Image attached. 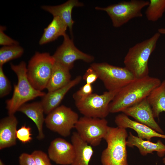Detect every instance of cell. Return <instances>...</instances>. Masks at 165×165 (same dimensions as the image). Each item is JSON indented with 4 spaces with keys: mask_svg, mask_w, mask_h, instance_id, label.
I'll return each mask as SVG.
<instances>
[{
    "mask_svg": "<svg viewBox=\"0 0 165 165\" xmlns=\"http://www.w3.org/2000/svg\"><path fill=\"white\" fill-rule=\"evenodd\" d=\"M161 82L159 79L149 75L143 78L134 79L116 94L109 104V112H122L126 108L146 98Z\"/></svg>",
    "mask_w": 165,
    "mask_h": 165,
    "instance_id": "cell-1",
    "label": "cell"
},
{
    "mask_svg": "<svg viewBox=\"0 0 165 165\" xmlns=\"http://www.w3.org/2000/svg\"><path fill=\"white\" fill-rule=\"evenodd\" d=\"M160 35L157 32L149 38L136 44L129 49L124 57L123 63L134 79L148 75V60L156 48Z\"/></svg>",
    "mask_w": 165,
    "mask_h": 165,
    "instance_id": "cell-2",
    "label": "cell"
},
{
    "mask_svg": "<svg viewBox=\"0 0 165 165\" xmlns=\"http://www.w3.org/2000/svg\"><path fill=\"white\" fill-rule=\"evenodd\" d=\"M11 69L16 75L17 82L14 85L12 97L6 101L8 115H14L23 105L38 97H43L46 93L35 89L27 76L26 63L22 61L17 65L10 64Z\"/></svg>",
    "mask_w": 165,
    "mask_h": 165,
    "instance_id": "cell-3",
    "label": "cell"
},
{
    "mask_svg": "<svg viewBox=\"0 0 165 165\" xmlns=\"http://www.w3.org/2000/svg\"><path fill=\"white\" fill-rule=\"evenodd\" d=\"M128 136L126 129L109 127L104 139L107 146L101 153L102 165H128L126 143Z\"/></svg>",
    "mask_w": 165,
    "mask_h": 165,
    "instance_id": "cell-4",
    "label": "cell"
},
{
    "mask_svg": "<svg viewBox=\"0 0 165 165\" xmlns=\"http://www.w3.org/2000/svg\"><path fill=\"white\" fill-rule=\"evenodd\" d=\"M55 61L48 53L36 52L27 67V76L32 86L42 91L46 89Z\"/></svg>",
    "mask_w": 165,
    "mask_h": 165,
    "instance_id": "cell-5",
    "label": "cell"
},
{
    "mask_svg": "<svg viewBox=\"0 0 165 165\" xmlns=\"http://www.w3.org/2000/svg\"><path fill=\"white\" fill-rule=\"evenodd\" d=\"M149 3V1H148L131 0L122 1L105 7L97 6L95 9L106 12L113 26L119 28L134 18L142 17V10Z\"/></svg>",
    "mask_w": 165,
    "mask_h": 165,
    "instance_id": "cell-6",
    "label": "cell"
},
{
    "mask_svg": "<svg viewBox=\"0 0 165 165\" xmlns=\"http://www.w3.org/2000/svg\"><path fill=\"white\" fill-rule=\"evenodd\" d=\"M97 73L107 91H119L134 79L125 67L113 66L106 62L94 63L90 65Z\"/></svg>",
    "mask_w": 165,
    "mask_h": 165,
    "instance_id": "cell-7",
    "label": "cell"
},
{
    "mask_svg": "<svg viewBox=\"0 0 165 165\" xmlns=\"http://www.w3.org/2000/svg\"><path fill=\"white\" fill-rule=\"evenodd\" d=\"M119 91H107L101 95L92 93L81 100L75 102V105L84 116L105 118L110 113L109 104Z\"/></svg>",
    "mask_w": 165,
    "mask_h": 165,
    "instance_id": "cell-8",
    "label": "cell"
},
{
    "mask_svg": "<svg viewBox=\"0 0 165 165\" xmlns=\"http://www.w3.org/2000/svg\"><path fill=\"white\" fill-rule=\"evenodd\" d=\"M105 118L83 116L79 118L75 128L80 137L92 146L99 145L106 134L109 127Z\"/></svg>",
    "mask_w": 165,
    "mask_h": 165,
    "instance_id": "cell-9",
    "label": "cell"
},
{
    "mask_svg": "<svg viewBox=\"0 0 165 165\" xmlns=\"http://www.w3.org/2000/svg\"><path fill=\"white\" fill-rule=\"evenodd\" d=\"M79 119L78 114L71 108L61 105L47 115L45 123L50 130L66 137L70 135Z\"/></svg>",
    "mask_w": 165,
    "mask_h": 165,
    "instance_id": "cell-10",
    "label": "cell"
},
{
    "mask_svg": "<svg viewBox=\"0 0 165 165\" xmlns=\"http://www.w3.org/2000/svg\"><path fill=\"white\" fill-rule=\"evenodd\" d=\"M62 44L52 55L55 62L66 67L70 70L73 66L75 61L81 60L86 63H91L94 60L92 56L85 53L78 49L73 40L66 34L63 36Z\"/></svg>",
    "mask_w": 165,
    "mask_h": 165,
    "instance_id": "cell-11",
    "label": "cell"
},
{
    "mask_svg": "<svg viewBox=\"0 0 165 165\" xmlns=\"http://www.w3.org/2000/svg\"><path fill=\"white\" fill-rule=\"evenodd\" d=\"M48 153L50 160L56 164L69 165L73 161L75 151L72 143L63 138H57L51 142Z\"/></svg>",
    "mask_w": 165,
    "mask_h": 165,
    "instance_id": "cell-12",
    "label": "cell"
},
{
    "mask_svg": "<svg viewBox=\"0 0 165 165\" xmlns=\"http://www.w3.org/2000/svg\"><path fill=\"white\" fill-rule=\"evenodd\" d=\"M122 112L157 132L163 134V130L155 120L151 108L146 98L126 108Z\"/></svg>",
    "mask_w": 165,
    "mask_h": 165,
    "instance_id": "cell-13",
    "label": "cell"
},
{
    "mask_svg": "<svg viewBox=\"0 0 165 165\" xmlns=\"http://www.w3.org/2000/svg\"><path fill=\"white\" fill-rule=\"evenodd\" d=\"M115 122L117 126L126 129L129 128L137 133L138 137L143 139L151 141L153 137L165 139V135L159 133L150 127L137 121L130 119L128 116L122 113L116 116Z\"/></svg>",
    "mask_w": 165,
    "mask_h": 165,
    "instance_id": "cell-14",
    "label": "cell"
},
{
    "mask_svg": "<svg viewBox=\"0 0 165 165\" xmlns=\"http://www.w3.org/2000/svg\"><path fill=\"white\" fill-rule=\"evenodd\" d=\"M82 79L80 75L78 76L65 86L46 94L41 101L44 113L48 115L59 106L66 94L72 88L78 84Z\"/></svg>",
    "mask_w": 165,
    "mask_h": 165,
    "instance_id": "cell-15",
    "label": "cell"
},
{
    "mask_svg": "<svg viewBox=\"0 0 165 165\" xmlns=\"http://www.w3.org/2000/svg\"><path fill=\"white\" fill-rule=\"evenodd\" d=\"M18 121L14 115H8L0 121V149L15 145Z\"/></svg>",
    "mask_w": 165,
    "mask_h": 165,
    "instance_id": "cell-16",
    "label": "cell"
},
{
    "mask_svg": "<svg viewBox=\"0 0 165 165\" xmlns=\"http://www.w3.org/2000/svg\"><path fill=\"white\" fill-rule=\"evenodd\" d=\"M83 4L77 0H69L61 5L56 6H43L41 7L53 16L61 18L68 28L70 34L72 36V27L74 21L72 18V11L75 7L82 6Z\"/></svg>",
    "mask_w": 165,
    "mask_h": 165,
    "instance_id": "cell-17",
    "label": "cell"
},
{
    "mask_svg": "<svg viewBox=\"0 0 165 165\" xmlns=\"http://www.w3.org/2000/svg\"><path fill=\"white\" fill-rule=\"evenodd\" d=\"M127 146L130 147L135 146L138 148L141 154L143 156L156 152L158 156L162 157L165 155V145L160 140L156 143L145 140L129 132L126 141Z\"/></svg>",
    "mask_w": 165,
    "mask_h": 165,
    "instance_id": "cell-18",
    "label": "cell"
},
{
    "mask_svg": "<svg viewBox=\"0 0 165 165\" xmlns=\"http://www.w3.org/2000/svg\"><path fill=\"white\" fill-rule=\"evenodd\" d=\"M18 111L24 114L32 120L38 129L37 139L39 140L43 139L45 135L43 126L45 118L44 116V109L41 101L26 103L22 105L19 108Z\"/></svg>",
    "mask_w": 165,
    "mask_h": 165,
    "instance_id": "cell-19",
    "label": "cell"
},
{
    "mask_svg": "<svg viewBox=\"0 0 165 165\" xmlns=\"http://www.w3.org/2000/svg\"><path fill=\"white\" fill-rule=\"evenodd\" d=\"M71 140L75 147V154L70 165H90L94 153L92 146L83 141L76 132L73 133Z\"/></svg>",
    "mask_w": 165,
    "mask_h": 165,
    "instance_id": "cell-20",
    "label": "cell"
},
{
    "mask_svg": "<svg viewBox=\"0 0 165 165\" xmlns=\"http://www.w3.org/2000/svg\"><path fill=\"white\" fill-rule=\"evenodd\" d=\"M70 70L55 62L46 88L48 92L56 90L68 84L71 80Z\"/></svg>",
    "mask_w": 165,
    "mask_h": 165,
    "instance_id": "cell-21",
    "label": "cell"
},
{
    "mask_svg": "<svg viewBox=\"0 0 165 165\" xmlns=\"http://www.w3.org/2000/svg\"><path fill=\"white\" fill-rule=\"evenodd\" d=\"M67 27V25L61 18L54 16L51 23L44 29L39 41V44H44L55 40L59 36H64L66 34Z\"/></svg>",
    "mask_w": 165,
    "mask_h": 165,
    "instance_id": "cell-22",
    "label": "cell"
},
{
    "mask_svg": "<svg viewBox=\"0 0 165 165\" xmlns=\"http://www.w3.org/2000/svg\"><path fill=\"white\" fill-rule=\"evenodd\" d=\"M146 99L154 118L159 119L160 113L165 112V79L151 92Z\"/></svg>",
    "mask_w": 165,
    "mask_h": 165,
    "instance_id": "cell-23",
    "label": "cell"
},
{
    "mask_svg": "<svg viewBox=\"0 0 165 165\" xmlns=\"http://www.w3.org/2000/svg\"><path fill=\"white\" fill-rule=\"evenodd\" d=\"M165 12V0H150L145 12L147 20L154 22L162 17Z\"/></svg>",
    "mask_w": 165,
    "mask_h": 165,
    "instance_id": "cell-24",
    "label": "cell"
},
{
    "mask_svg": "<svg viewBox=\"0 0 165 165\" xmlns=\"http://www.w3.org/2000/svg\"><path fill=\"white\" fill-rule=\"evenodd\" d=\"M24 52L23 48L18 45L2 47L0 49V66L20 57Z\"/></svg>",
    "mask_w": 165,
    "mask_h": 165,
    "instance_id": "cell-25",
    "label": "cell"
},
{
    "mask_svg": "<svg viewBox=\"0 0 165 165\" xmlns=\"http://www.w3.org/2000/svg\"><path fill=\"white\" fill-rule=\"evenodd\" d=\"M11 90L10 82L4 73L2 66H0V97L9 94Z\"/></svg>",
    "mask_w": 165,
    "mask_h": 165,
    "instance_id": "cell-26",
    "label": "cell"
},
{
    "mask_svg": "<svg viewBox=\"0 0 165 165\" xmlns=\"http://www.w3.org/2000/svg\"><path fill=\"white\" fill-rule=\"evenodd\" d=\"M31 127L25 125H23L17 130L16 137L20 142L25 143L30 142L32 140Z\"/></svg>",
    "mask_w": 165,
    "mask_h": 165,
    "instance_id": "cell-27",
    "label": "cell"
},
{
    "mask_svg": "<svg viewBox=\"0 0 165 165\" xmlns=\"http://www.w3.org/2000/svg\"><path fill=\"white\" fill-rule=\"evenodd\" d=\"M36 165H52L48 156L40 150H35L31 153Z\"/></svg>",
    "mask_w": 165,
    "mask_h": 165,
    "instance_id": "cell-28",
    "label": "cell"
},
{
    "mask_svg": "<svg viewBox=\"0 0 165 165\" xmlns=\"http://www.w3.org/2000/svg\"><path fill=\"white\" fill-rule=\"evenodd\" d=\"M93 89L91 84L86 83L73 94V97L75 102L81 100L92 94Z\"/></svg>",
    "mask_w": 165,
    "mask_h": 165,
    "instance_id": "cell-29",
    "label": "cell"
},
{
    "mask_svg": "<svg viewBox=\"0 0 165 165\" xmlns=\"http://www.w3.org/2000/svg\"><path fill=\"white\" fill-rule=\"evenodd\" d=\"M6 29L5 26L0 27V45L4 46H11L19 44L18 42L6 35L4 32Z\"/></svg>",
    "mask_w": 165,
    "mask_h": 165,
    "instance_id": "cell-30",
    "label": "cell"
},
{
    "mask_svg": "<svg viewBox=\"0 0 165 165\" xmlns=\"http://www.w3.org/2000/svg\"><path fill=\"white\" fill-rule=\"evenodd\" d=\"M82 78L86 83L92 85L98 78V76L95 71L90 67L86 71Z\"/></svg>",
    "mask_w": 165,
    "mask_h": 165,
    "instance_id": "cell-31",
    "label": "cell"
},
{
    "mask_svg": "<svg viewBox=\"0 0 165 165\" xmlns=\"http://www.w3.org/2000/svg\"><path fill=\"white\" fill-rule=\"evenodd\" d=\"M20 165H36L31 154L22 153L19 158Z\"/></svg>",
    "mask_w": 165,
    "mask_h": 165,
    "instance_id": "cell-32",
    "label": "cell"
},
{
    "mask_svg": "<svg viewBox=\"0 0 165 165\" xmlns=\"http://www.w3.org/2000/svg\"><path fill=\"white\" fill-rule=\"evenodd\" d=\"M158 32L160 34H162L165 35V28H161L158 29Z\"/></svg>",
    "mask_w": 165,
    "mask_h": 165,
    "instance_id": "cell-33",
    "label": "cell"
},
{
    "mask_svg": "<svg viewBox=\"0 0 165 165\" xmlns=\"http://www.w3.org/2000/svg\"><path fill=\"white\" fill-rule=\"evenodd\" d=\"M0 165H5L1 159L0 160Z\"/></svg>",
    "mask_w": 165,
    "mask_h": 165,
    "instance_id": "cell-34",
    "label": "cell"
},
{
    "mask_svg": "<svg viewBox=\"0 0 165 165\" xmlns=\"http://www.w3.org/2000/svg\"><path fill=\"white\" fill-rule=\"evenodd\" d=\"M163 164H164V165H165V157H164V158H163Z\"/></svg>",
    "mask_w": 165,
    "mask_h": 165,
    "instance_id": "cell-35",
    "label": "cell"
}]
</instances>
